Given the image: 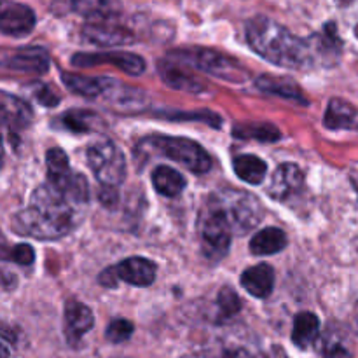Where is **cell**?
<instances>
[{"label":"cell","mask_w":358,"mask_h":358,"mask_svg":"<svg viewBox=\"0 0 358 358\" xmlns=\"http://www.w3.org/2000/svg\"><path fill=\"white\" fill-rule=\"evenodd\" d=\"M37 17L34 9H30L24 3H6L2 9V20L0 28L3 35L9 37H24L34 30Z\"/></svg>","instance_id":"4fadbf2b"},{"label":"cell","mask_w":358,"mask_h":358,"mask_svg":"<svg viewBox=\"0 0 358 358\" xmlns=\"http://www.w3.org/2000/svg\"><path fill=\"white\" fill-rule=\"evenodd\" d=\"M9 259L20 266H30V264H34V261H35V252L30 245L21 243V245H16V247L10 248Z\"/></svg>","instance_id":"4dcf8cb0"},{"label":"cell","mask_w":358,"mask_h":358,"mask_svg":"<svg viewBox=\"0 0 358 358\" xmlns=\"http://www.w3.org/2000/svg\"><path fill=\"white\" fill-rule=\"evenodd\" d=\"M58 124L72 133H90L93 129H98V126L101 124V119L100 115L91 110L73 108V110L65 112L58 119Z\"/></svg>","instance_id":"4316f807"},{"label":"cell","mask_w":358,"mask_h":358,"mask_svg":"<svg viewBox=\"0 0 358 358\" xmlns=\"http://www.w3.org/2000/svg\"><path fill=\"white\" fill-rule=\"evenodd\" d=\"M217 304H219L220 317L222 318H231L241 310V299L236 292H234L233 287H224L219 292L217 297Z\"/></svg>","instance_id":"83f0119b"},{"label":"cell","mask_w":358,"mask_h":358,"mask_svg":"<svg viewBox=\"0 0 358 358\" xmlns=\"http://www.w3.org/2000/svg\"><path fill=\"white\" fill-rule=\"evenodd\" d=\"M233 226L220 210L213 205H206L201 219V247L208 261H220L227 254L233 240Z\"/></svg>","instance_id":"52a82bcc"},{"label":"cell","mask_w":358,"mask_h":358,"mask_svg":"<svg viewBox=\"0 0 358 358\" xmlns=\"http://www.w3.org/2000/svg\"><path fill=\"white\" fill-rule=\"evenodd\" d=\"M303 184V170L294 163H283L273 173L268 187V194L275 201H287V199H290L301 191Z\"/></svg>","instance_id":"8fae6325"},{"label":"cell","mask_w":358,"mask_h":358,"mask_svg":"<svg viewBox=\"0 0 358 358\" xmlns=\"http://www.w3.org/2000/svg\"><path fill=\"white\" fill-rule=\"evenodd\" d=\"M72 10V2L70 0H52L51 2V13L63 16V14L70 13Z\"/></svg>","instance_id":"d6a6232c"},{"label":"cell","mask_w":358,"mask_h":358,"mask_svg":"<svg viewBox=\"0 0 358 358\" xmlns=\"http://www.w3.org/2000/svg\"><path fill=\"white\" fill-rule=\"evenodd\" d=\"M31 117V108L27 101L9 93H2V119L3 124L13 131V136L14 131L30 126Z\"/></svg>","instance_id":"d6986e66"},{"label":"cell","mask_w":358,"mask_h":358,"mask_svg":"<svg viewBox=\"0 0 358 358\" xmlns=\"http://www.w3.org/2000/svg\"><path fill=\"white\" fill-rule=\"evenodd\" d=\"M257 90L262 93L273 94V96L287 98V100L299 101V103L306 105L308 100L304 98L303 90L296 84V80L289 79V77H276V76H261L255 80Z\"/></svg>","instance_id":"ac0fdd59"},{"label":"cell","mask_w":358,"mask_h":358,"mask_svg":"<svg viewBox=\"0 0 358 358\" xmlns=\"http://www.w3.org/2000/svg\"><path fill=\"white\" fill-rule=\"evenodd\" d=\"M150 149L156 154L177 163L184 164L192 173L203 175L212 168V159L208 152L194 140L184 138V136H168V135H154L142 142V149Z\"/></svg>","instance_id":"277c9868"},{"label":"cell","mask_w":358,"mask_h":358,"mask_svg":"<svg viewBox=\"0 0 358 358\" xmlns=\"http://www.w3.org/2000/svg\"><path fill=\"white\" fill-rule=\"evenodd\" d=\"M157 268L152 261L145 257H128L114 268H107L98 276V282L103 287L114 289L119 282H126L133 287H149L156 280Z\"/></svg>","instance_id":"ba28073f"},{"label":"cell","mask_w":358,"mask_h":358,"mask_svg":"<svg viewBox=\"0 0 358 358\" xmlns=\"http://www.w3.org/2000/svg\"><path fill=\"white\" fill-rule=\"evenodd\" d=\"M233 170L238 177L243 182L252 185L262 184L268 173V164L257 156H250V154H243L233 159Z\"/></svg>","instance_id":"cb8c5ba5"},{"label":"cell","mask_w":358,"mask_h":358,"mask_svg":"<svg viewBox=\"0 0 358 358\" xmlns=\"http://www.w3.org/2000/svg\"><path fill=\"white\" fill-rule=\"evenodd\" d=\"M289 240L287 234L278 227H266L259 231L250 241V252L254 255H273L282 252L287 247Z\"/></svg>","instance_id":"7402d4cb"},{"label":"cell","mask_w":358,"mask_h":358,"mask_svg":"<svg viewBox=\"0 0 358 358\" xmlns=\"http://www.w3.org/2000/svg\"><path fill=\"white\" fill-rule=\"evenodd\" d=\"M131 334L133 324L129 320H126V318H115V320H112L108 324L107 331H105V338L110 343H115V345L128 341L131 338Z\"/></svg>","instance_id":"f1b7e54d"},{"label":"cell","mask_w":358,"mask_h":358,"mask_svg":"<svg viewBox=\"0 0 358 358\" xmlns=\"http://www.w3.org/2000/svg\"><path fill=\"white\" fill-rule=\"evenodd\" d=\"M152 185L164 198H177L185 189V180L170 166H157L152 173Z\"/></svg>","instance_id":"d4e9b609"},{"label":"cell","mask_w":358,"mask_h":358,"mask_svg":"<svg viewBox=\"0 0 358 358\" xmlns=\"http://www.w3.org/2000/svg\"><path fill=\"white\" fill-rule=\"evenodd\" d=\"M83 37L91 44L101 45V48L133 44L136 41L131 30L112 23V21H90L83 28Z\"/></svg>","instance_id":"30bf717a"},{"label":"cell","mask_w":358,"mask_h":358,"mask_svg":"<svg viewBox=\"0 0 358 358\" xmlns=\"http://www.w3.org/2000/svg\"><path fill=\"white\" fill-rule=\"evenodd\" d=\"M87 164L101 187L117 189L126 177V159L122 150L110 140H98L87 147Z\"/></svg>","instance_id":"8992f818"},{"label":"cell","mask_w":358,"mask_h":358,"mask_svg":"<svg viewBox=\"0 0 358 358\" xmlns=\"http://www.w3.org/2000/svg\"><path fill=\"white\" fill-rule=\"evenodd\" d=\"M72 10L90 21H112L122 10L121 0H70Z\"/></svg>","instance_id":"e0dca14e"},{"label":"cell","mask_w":358,"mask_h":358,"mask_svg":"<svg viewBox=\"0 0 358 358\" xmlns=\"http://www.w3.org/2000/svg\"><path fill=\"white\" fill-rule=\"evenodd\" d=\"M357 110L341 98H332L325 110L324 122L329 129H348L355 126Z\"/></svg>","instance_id":"603a6c76"},{"label":"cell","mask_w":358,"mask_h":358,"mask_svg":"<svg viewBox=\"0 0 358 358\" xmlns=\"http://www.w3.org/2000/svg\"><path fill=\"white\" fill-rule=\"evenodd\" d=\"M105 63H112L117 66L119 70L126 72L128 76H142L145 72V59L133 52H122V51H112V52H77L72 58L73 66H80V69H90V66L105 65Z\"/></svg>","instance_id":"9c48e42d"},{"label":"cell","mask_w":358,"mask_h":358,"mask_svg":"<svg viewBox=\"0 0 358 358\" xmlns=\"http://www.w3.org/2000/svg\"><path fill=\"white\" fill-rule=\"evenodd\" d=\"M62 80L72 93L79 96L90 98V100H98V98H107L108 93L114 90L117 80L110 77H87L80 73H62Z\"/></svg>","instance_id":"7c38bea8"},{"label":"cell","mask_w":358,"mask_h":358,"mask_svg":"<svg viewBox=\"0 0 358 358\" xmlns=\"http://www.w3.org/2000/svg\"><path fill=\"white\" fill-rule=\"evenodd\" d=\"M241 287L250 296L257 297V299H266L275 287V269L266 262L248 268L241 275Z\"/></svg>","instance_id":"2e32d148"},{"label":"cell","mask_w":358,"mask_h":358,"mask_svg":"<svg viewBox=\"0 0 358 358\" xmlns=\"http://www.w3.org/2000/svg\"><path fill=\"white\" fill-rule=\"evenodd\" d=\"M320 332V320L315 313L303 311L294 318L292 343L301 350H308L318 338Z\"/></svg>","instance_id":"44dd1931"},{"label":"cell","mask_w":358,"mask_h":358,"mask_svg":"<svg viewBox=\"0 0 358 358\" xmlns=\"http://www.w3.org/2000/svg\"><path fill=\"white\" fill-rule=\"evenodd\" d=\"M157 69H159L161 79L164 80V84L177 91H184V93H203L206 91V86H203L198 79L187 73L185 70L178 69V66L171 65L168 62H159L157 63Z\"/></svg>","instance_id":"ffe728a7"},{"label":"cell","mask_w":358,"mask_h":358,"mask_svg":"<svg viewBox=\"0 0 358 358\" xmlns=\"http://www.w3.org/2000/svg\"><path fill=\"white\" fill-rule=\"evenodd\" d=\"M233 136L240 140H257L273 143L282 138V131L269 122H241L233 128Z\"/></svg>","instance_id":"484cf974"},{"label":"cell","mask_w":358,"mask_h":358,"mask_svg":"<svg viewBox=\"0 0 358 358\" xmlns=\"http://www.w3.org/2000/svg\"><path fill=\"white\" fill-rule=\"evenodd\" d=\"M77 206L65 192L48 182L35 189L30 205L14 217L13 229L35 240H58L77 224Z\"/></svg>","instance_id":"6da1fadb"},{"label":"cell","mask_w":358,"mask_h":358,"mask_svg":"<svg viewBox=\"0 0 358 358\" xmlns=\"http://www.w3.org/2000/svg\"><path fill=\"white\" fill-rule=\"evenodd\" d=\"M325 358H353V357L350 355L345 348H339V346H336V348L329 350Z\"/></svg>","instance_id":"836d02e7"},{"label":"cell","mask_w":358,"mask_h":358,"mask_svg":"<svg viewBox=\"0 0 358 358\" xmlns=\"http://www.w3.org/2000/svg\"><path fill=\"white\" fill-rule=\"evenodd\" d=\"M171 58L189 63L201 72L231 84H245L250 80V72L238 59L206 48H184L170 52Z\"/></svg>","instance_id":"3957f363"},{"label":"cell","mask_w":358,"mask_h":358,"mask_svg":"<svg viewBox=\"0 0 358 358\" xmlns=\"http://www.w3.org/2000/svg\"><path fill=\"white\" fill-rule=\"evenodd\" d=\"M34 96H35V100H37L41 105H44V107H56V105L59 103L58 94L52 93L51 87L45 86V84H41V86H37Z\"/></svg>","instance_id":"1f68e13d"},{"label":"cell","mask_w":358,"mask_h":358,"mask_svg":"<svg viewBox=\"0 0 358 358\" xmlns=\"http://www.w3.org/2000/svg\"><path fill=\"white\" fill-rule=\"evenodd\" d=\"M94 325L93 311L86 304L79 301H69L65 306V332L69 343L77 345L86 332H90Z\"/></svg>","instance_id":"9a60e30c"},{"label":"cell","mask_w":358,"mask_h":358,"mask_svg":"<svg viewBox=\"0 0 358 358\" xmlns=\"http://www.w3.org/2000/svg\"><path fill=\"white\" fill-rule=\"evenodd\" d=\"M210 205L224 213L233 226L234 234H245L259 224L262 217V205L255 196L236 189H224L210 198Z\"/></svg>","instance_id":"5b68a950"},{"label":"cell","mask_w":358,"mask_h":358,"mask_svg":"<svg viewBox=\"0 0 358 358\" xmlns=\"http://www.w3.org/2000/svg\"><path fill=\"white\" fill-rule=\"evenodd\" d=\"M357 35H358V27H357Z\"/></svg>","instance_id":"d590c367"},{"label":"cell","mask_w":358,"mask_h":358,"mask_svg":"<svg viewBox=\"0 0 358 358\" xmlns=\"http://www.w3.org/2000/svg\"><path fill=\"white\" fill-rule=\"evenodd\" d=\"M247 41L266 62L285 69L317 66L311 38L294 35L289 28L268 16H255L247 23Z\"/></svg>","instance_id":"7a4b0ae2"},{"label":"cell","mask_w":358,"mask_h":358,"mask_svg":"<svg viewBox=\"0 0 358 358\" xmlns=\"http://www.w3.org/2000/svg\"><path fill=\"white\" fill-rule=\"evenodd\" d=\"M161 117H166V119H175V121H184V119H192V121H201L205 124L213 126V128H219L222 119H220L219 114H213L210 110H199V112H175V114H159Z\"/></svg>","instance_id":"f546056e"},{"label":"cell","mask_w":358,"mask_h":358,"mask_svg":"<svg viewBox=\"0 0 358 358\" xmlns=\"http://www.w3.org/2000/svg\"><path fill=\"white\" fill-rule=\"evenodd\" d=\"M338 3H341V6H350V3L353 2V0H336Z\"/></svg>","instance_id":"e575fe53"},{"label":"cell","mask_w":358,"mask_h":358,"mask_svg":"<svg viewBox=\"0 0 358 358\" xmlns=\"http://www.w3.org/2000/svg\"><path fill=\"white\" fill-rule=\"evenodd\" d=\"M3 66L24 73H45L49 70V55L42 48H23L3 58Z\"/></svg>","instance_id":"5bb4252c"}]
</instances>
